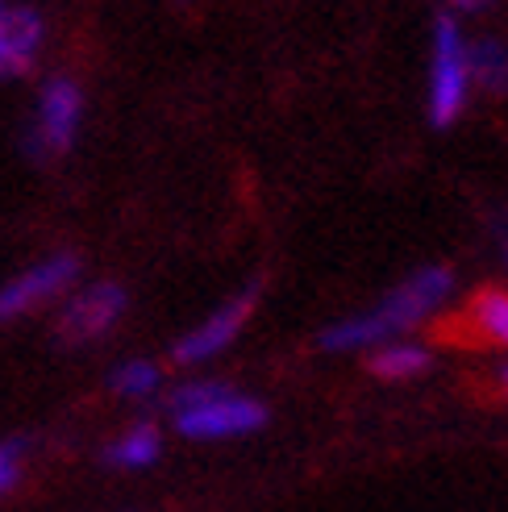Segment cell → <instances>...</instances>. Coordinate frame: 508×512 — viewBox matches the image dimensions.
<instances>
[{
	"mask_svg": "<svg viewBox=\"0 0 508 512\" xmlns=\"http://www.w3.org/2000/svg\"><path fill=\"white\" fill-rule=\"evenodd\" d=\"M450 288H454L450 267H421L409 279H400V284L379 304H371V309L354 313V317H346L338 325H329L321 334V350L342 354V350L388 346L400 334L417 329L429 313H438L446 304V296H450Z\"/></svg>",
	"mask_w": 508,
	"mask_h": 512,
	"instance_id": "6da1fadb",
	"label": "cell"
},
{
	"mask_svg": "<svg viewBox=\"0 0 508 512\" xmlns=\"http://www.w3.org/2000/svg\"><path fill=\"white\" fill-rule=\"evenodd\" d=\"M171 425L196 442H221L242 438L267 425V404L246 392H234L230 383L217 379H192L171 392Z\"/></svg>",
	"mask_w": 508,
	"mask_h": 512,
	"instance_id": "7a4b0ae2",
	"label": "cell"
},
{
	"mask_svg": "<svg viewBox=\"0 0 508 512\" xmlns=\"http://www.w3.org/2000/svg\"><path fill=\"white\" fill-rule=\"evenodd\" d=\"M471 96V67H467V38L454 13L434 21V63H429V121L454 125Z\"/></svg>",
	"mask_w": 508,
	"mask_h": 512,
	"instance_id": "3957f363",
	"label": "cell"
},
{
	"mask_svg": "<svg viewBox=\"0 0 508 512\" xmlns=\"http://www.w3.org/2000/svg\"><path fill=\"white\" fill-rule=\"evenodd\" d=\"M84 121V92L67 75L46 80V88L38 92V113H34V134H30V150L34 155H63L71 150L75 134H80Z\"/></svg>",
	"mask_w": 508,
	"mask_h": 512,
	"instance_id": "277c9868",
	"label": "cell"
},
{
	"mask_svg": "<svg viewBox=\"0 0 508 512\" xmlns=\"http://www.w3.org/2000/svg\"><path fill=\"white\" fill-rule=\"evenodd\" d=\"M75 275H80V259L75 254H50V259L25 267L21 275H13L5 288H0V321H13V317H25L50 304L55 296H63Z\"/></svg>",
	"mask_w": 508,
	"mask_h": 512,
	"instance_id": "5b68a950",
	"label": "cell"
},
{
	"mask_svg": "<svg viewBox=\"0 0 508 512\" xmlns=\"http://www.w3.org/2000/svg\"><path fill=\"white\" fill-rule=\"evenodd\" d=\"M125 304H130V296H125L121 284H88V288H80V292H75V296L63 304L55 334H59V342H67V346L96 342V338H105L109 329L121 321Z\"/></svg>",
	"mask_w": 508,
	"mask_h": 512,
	"instance_id": "8992f818",
	"label": "cell"
},
{
	"mask_svg": "<svg viewBox=\"0 0 508 512\" xmlns=\"http://www.w3.org/2000/svg\"><path fill=\"white\" fill-rule=\"evenodd\" d=\"M254 300H259V284L246 288V292H238L234 300H225L213 317H205L196 329H188V334L175 342L171 358H175L180 367H200V363H209V358H217L221 350H230L234 338L242 334V325H246L250 313H254Z\"/></svg>",
	"mask_w": 508,
	"mask_h": 512,
	"instance_id": "52a82bcc",
	"label": "cell"
},
{
	"mask_svg": "<svg viewBox=\"0 0 508 512\" xmlns=\"http://www.w3.org/2000/svg\"><path fill=\"white\" fill-rule=\"evenodd\" d=\"M46 38V21L38 9H13L9 30L0 34V80H13L34 67V55Z\"/></svg>",
	"mask_w": 508,
	"mask_h": 512,
	"instance_id": "ba28073f",
	"label": "cell"
},
{
	"mask_svg": "<svg viewBox=\"0 0 508 512\" xmlns=\"http://www.w3.org/2000/svg\"><path fill=\"white\" fill-rule=\"evenodd\" d=\"M159 454H163V433L150 425V421H138L121 433V438L109 442L105 450V463L113 467H125V471H142L150 463H159Z\"/></svg>",
	"mask_w": 508,
	"mask_h": 512,
	"instance_id": "9c48e42d",
	"label": "cell"
},
{
	"mask_svg": "<svg viewBox=\"0 0 508 512\" xmlns=\"http://www.w3.org/2000/svg\"><path fill=\"white\" fill-rule=\"evenodd\" d=\"M467 321L475 325L479 338L508 346V292L504 288H484L467 304Z\"/></svg>",
	"mask_w": 508,
	"mask_h": 512,
	"instance_id": "30bf717a",
	"label": "cell"
},
{
	"mask_svg": "<svg viewBox=\"0 0 508 512\" xmlns=\"http://www.w3.org/2000/svg\"><path fill=\"white\" fill-rule=\"evenodd\" d=\"M467 67L471 80H479L488 92H508V50L496 38L467 42Z\"/></svg>",
	"mask_w": 508,
	"mask_h": 512,
	"instance_id": "8fae6325",
	"label": "cell"
},
{
	"mask_svg": "<svg viewBox=\"0 0 508 512\" xmlns=\"http://www.w3.org/2000/svg\"><path fill=\"white\" fill-rule=\"evenodd\" d=\"M109 388L121 400H150V396L163 388V367L150 363V358H125L121 367H113Z\"/></svg>",
	"mask_w": 508,
	"mask_h": 512,
	"instance_id": "7c38bea8",
	"label": "cell"
},
{
	"mask_svg": "<svg viewBox=\"0 0 508 512\" xmlns=\"http://www.w3.org/2000/svg\"><path fill=\"white\" fill-rule=\"evenodd\" d=\"M429 367V350L421 342H388L371 354V371L379 379H413Z\"/></svg>",
	"mask_w": 508,
	"mask_h": 512,
	"instance_id": "4fadbf2b",
	"label": "cell"
},
{
	"mask_svg": "<svg viewBox=\"0 0 508 512\" xmlns=\"http://www.w3.org/2000/svg\"><path fill=\"white\" fill-rule=\"evenodd\" d=\"M21 458H25V442H0V496L21 479Z\"/></svg>",
	"mask_w": 508,
	"mask_h": 512,
	"instance_id": "5bb4252c",
	"label": "cell"
},
{
	"mask_svg": "<svg viewBox=\"0 0 508 512\" xmlns=\"http://www.w3.org/2000/svg\"><path fill=\"white\" fill-rule=\"evenodd\" d=\"M9 21H13V5H0V34L9 30Z\"/></svg>",
	"mask_w": 508,
	"mask_h": 512,
	"instance_id": "9a60e30c",
	"label": "cell"
},
{
	"mask_svg": "<svg viewBox=\"0 0 508 512\" xmlns=\"http://www.w3.org/2000/svg\"><path fill=\"white\" fill-rule=\"evenodd\" d=\"M500 379H504V383H508V363H504V367H500Z\"/></svg>",
	"mask_w": 508,
	"mask_h": 512,
	"instance_id": "2e32d148",
	"label": "cell"
}]
</instances>
